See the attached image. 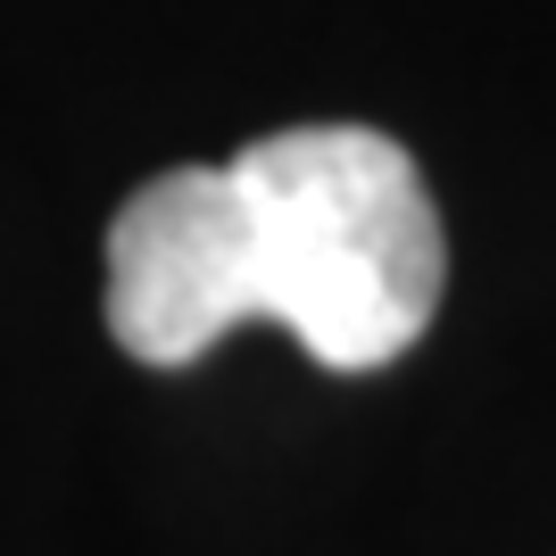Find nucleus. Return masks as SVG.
<instances>
[{
	"mask_svg": "<svg viewBox=\"0 0 556 556\" xmlns=\"http://www.w3.org/2000/svg\"><path fill=\"white\" fill-rule=\"evenodd\" d=\"M448 291L424 166L374 125H291L225 166H166L109 216V332L200 366L232 325H282L325 374L399 366Z\"/></svg>",
	"mask_w": 556,
	"mask_h": 556,
	"instance_id": "obj_1",
	"label": "nucleus"
}]
</instances>
